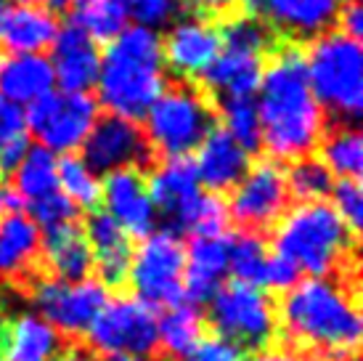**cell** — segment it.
I'll return each mask as SVG.
<instances>
[{
    "mask_svg": "<svg viewBox=\"0 0 363 361\" xmlns=\"http://www.w3.org/2000/svg\"><path fill=\"white\" fill-rule=\"evenodd\" d=\"M262 70L257 120L262 146L276 160L311 157L323 136V109L313 96L303 45L294 41H276Z\"/></svg>",
    "mask_w": 363,
    "mask_h": 361,
    "instance_id": "cell-1",
    "label": "cell"
},
{
    "mask_svg": "<svg viewBox=\"0 0 363 361\" xmlns=\"http://www.w3.org/2000/svg\"><path fill=\"white\" fill-rule=\"evenodd\" d=\"M355 276H311L286 290L279 330L294 348L318 359L353 361L361 345V308Z\"/></svg>",
    "mask_w": 363,
    "mask_h": 361,
    "instance_id": "cell-2",
    "label": "cell"
},
{
    "mask_svg": "<svg viewBox=\"0 0 363 361\" xmlns=\"http://www.w3.org/2000/svg\"><path fill=\"white\" fill-rule=\"evenodd\" d=\"M355 250L358 234L323 202L286 210L273 229V255L292 263L300 276H355Z\"/></svg>",
    "mask_w": 363,
    "mask_h": 361,
    "instance_id": "cell-3",
    "label": "cell"
},
{
    "mask_svg": "<svg viewBox=\"0 0 363 361\" xmlns=\"http://www.w3.org/2000/svg\"><path fill=\"white\" fill-rule=\"evenodd\" d=\"M99 93L111 114L141 120L164 88L162 38L149 27L122 30L101 59Z\"/></svg>",
    "mask_w": 363,
    "mask_h": 361,
    "instance_id": "cell-4",
    "label": "cell"
},
{
    "mask_svg": "<svg viewBox=\"0 0 363 361\" xmlns=\"http://www.w3.org/2000/svg\"><path fill=\"white\" fill-rule=\"evenodd\" d=\"M218 125V107L196 80H178L162 88L146 112V139L154 154L189 157Z\"/></svg>",
    "mask_w": 363,
    "mask_h": 361,
    "instance_id": "cell-5",
    "label": "cell"
},
{
    "mask_svg": "<svg viewBox=\"0 0 363 361\" xmlns=\"http://www.w3.org/2000/svg\"><path fill=\"white\" fill-rule=\"evenodd\" d=\"M305 67L318 107L342 125H355L363 109L361 43L345 32H323L313 41Z\"/></svg>",
    "mask_w": 363,
    "mask_h": 361,
    "instance_id": "cell-6",
    "label": "cell"
},
{
    "mask_svg": "<svg viewBox=\"0 0 363 361\" xmlns=\"http://www.w3.org/2000/svg\"><path fill=\"white\" fill-rule=\"evenodd\" d=\"M210 324L233 348L262 353L279 335V308L268 292L233 279L210 298Z\"/></svg>",
    "mask_w": 363,
    "mask_h": 361,
    "instance_id": "cell-7",
    "label": "cell"
},
{
    "mask_svg": "<svg viewBox=\"0 0 363 361\" xmlns=\"http://www.w3.org/2000/svg\"><path fill=\"white\" fill-rule=\"evenodd\" d=\"M88 343L104 356H152L160 348L157 313L138 298H111L88 327Z\"/></svg>",
    "mask_w": 363,
    "mask_h": 361,
    "instance_id": "cell-8",
    "label": "cell"
},
{
    "mask_svg": "<svg viewBox=\"0 0 363 361\" xmlns=\"http://www.w3.org/2000/svg\"><path fill=\"white\" fill-rule=\"evenodd\" d=\"M183 266L186 250L181 239L170 231L149 234L138 252H133L128 281L135 298L146 306H178L183 303Z\"/></svg>",
    "mask_w": 363,
    "mask_h": 361,
    "instance_id": "cell-9",
    "label": "cell"
},
{
    "mask_svg": "<svg viewBox=\"0 0 363 361\" xmlns=\"http://www.w3.org/2000/svg\"><path fill=\"white\" fill-rule=\"evenodd\" d=\"M99 120V104L91 93H48L30 104L27 128L35 133L43 149L69 154L88 139Z\"/></svg>",
    "mask_w": 363,
    "mask_h": 361,
    "instance_id": "cell-10",
    "label": "cell"
},
{
    "mask_svg": "<svg viewBox=\"0 0 363 361\" xmlns=\"http://www.w3.org/2000/svg\"><path fill=\"white\" fill-rule=\"evenodd\" d=\"M27 295L43 311L45 321L69 338L85 335L93 319L104 308V303L109 301L106 287L101 281L82 279L67 284V281L51 279L48 274H43L40 279L32 281Z\"/></svg>",
    "mask_w": 363,
    "mask_h": 361,
    "instance_id": "cell-11",
    "label": "cell"
},
{
    "mask_svg": "<svg viewBox=\"0 0 363 361\" xmlns=\"http://www.w3.org/2000/svg\"><path fill=\"white\" fill-rule=\"evenodd\" d=\"M82 151H85L82 162L93 173H111L120 168H138L149 173L157 165V154L143 128L135 120L120 114L99 117L88 139L82 141Z\"/></svg>",
    "mask_w": 363,
    "mask_h": 361,
    "instance_id": "cell-12",
    "label": "cell"
},
{
    "mask_svg": "<svg viewBox=\"0 0 363 361\" xmlns=\"http://www.w3.org/2000/svg\"><path fill=\"white\" fill-rule=\"evenodd\" d=\"M286 171L279 162L262 160L244 173V178L233 186L228 218H233L242 231L262 234L265 229L276 226V221L286 212Z\"/></svg>",
    "mask_w": 363,
    "mask_h": 361,
    "instance_id": "cell-13",
    "label": "cell"
},
{
    "mask_svg": "<svg viewBox=\"0 0 363 361\" xmlns=\"http://www.w3.org/2000/svg\"><path fill=\"white\" fill-rule=\"evenodd\" d=\"M101 194L106 200V212L120 223L128 237L146 239L154 234L160 215L149 194V176L138 168H120L106 173L101 183Z\"/></svg>",
    "mask_w": 363,
    "mask_h": 361,
    "instance_id": "cell-14",
    "label": "cell"
},
{
    "mask_svg": "<svg viewBox=\"0 0 363 361\" xmlns=\"http://www.w3.org/2000/svg\"><path fill=\"white\" fill-rule=\"evenodd\" d=\"M149 176V194L157 208V215H162L164 231L181 234L186 212L191 210L194 200L202 194V183L196 176V165L191 157H164V162L154 165Z\"/></svg>",
    "mask_w": 363,
    "mask_h": 361,
    "instance_id": "cell-15",
    "label": "cell"
},
{
    "mask_svg": "<svg viewBox=\"0 0 363 361\" xmlns=\"http://www.w3.org/2000/svg\"><path fill=\"white\" fill-rule=\"evenodd\" d=\"M43 231L24 212H9L0 221V281L30 290L43 276Z\"/></svg>",
    "mask_w": 363,
    "mask_h": 361,
    "instance_id": "cell-16",
    "label": "cell"
},
{
    "mask_svg": "<svg viewBox=\"0 0 363 361\" xmlns=\"http://www.w3.org/2000/svg\"><path fill=\"white\" fill-rule=\"evenodd\" d=\"M220 48V30L215 21L191 16L170 27L162 43V59H167V67L178 75V80H194L210 70Z\"/></svg>",
    "mask_w": 363,
    "mask_h": 361,
    "instance_id": "cell-17",
    "label": "cell"
},
{
    "mask_svg": "<svg viewBox=\"0 0 363 361\" xmlns=\"http://www.w3.org/2000/svg\"><path fill=\"white\" fill-rule=\"evenodd\" d=\"M265 59L268 53L247 45H223L212 67L199 77V85L215 104L225 99H252L260 88Z\"/></svg>",
    "mask_w": 363,
    "mask_h": 361,
    "instance_id": "cell-18",
    "label": "cell"
},
{
    "mask_svg": "<svg viewBox=\"0 0 363 361\" xmlns=\"http://www.w3.org/2000/svg\"><path fill=\"white\" fill-rule=\"evenodd\" d=\"M53 77L69 93H88L99 80L101 53L91 35L67 24L53 41Z\"/></svg>",
    "mask_w": 363,
    "mask_h": 361,
    "instance_id": "cell-19",
    "label": "cell"
},
{
    "mask_svg": "<svg viewBox=\"0 0 363 361\" xmlns=\"http://www.w3.org/2000/svg\"><path fill=\"white\" fill-rule=\"evenodd\" d=\"M85 239L93 252V269L101 274V284L122 287L128 281V271L133 261L130 237L106 210H91L85 221Z\"/></svg>",
    "mask_w": 363,
    "mask_h": 361,
    "instance_id": "cell-20",
    "label": "cell"
},
{
    "mask_svg": "<svg viewBox=\"0 0 363 361\" xmlns=\"http://www.w3.org/2000/svg\"><path fill=\"white\" fill-rule=\"evenodd\" d=\"M228 271V234L191 237L183 266V298L189 303H207L223 284Z\"/></svg>",
    "mask_w": 363,
    "mask_h": 361,
    "instance_id": "cell-21",
    "label": "cell"
},
{
    "mask_svg": "<svg viewBox=\"0 0 363 361\" xmlns=\"http://www.w3.org/2000/svg\"><path fill=\"white\" fill-rule=\"evenodd\" d=\"M194 165L199 183H204L212 194H220L233 189L244 178V173L250 171V154L233 141L225 128L215 125L199 144V157Z\"/></svg>",
    "mask_w": 363,
    "mask_h": 361,
    "instance_id": "cell-22",
    "label": "cell"
},
{
    "mask_svg": "<svg viewBox=\"0 0 363 361\" xmlns=\"http://www.w3.org/2000/svg\"><path fill=\"white\" fill-rule=\"evenodd\" d=\"M43 269L51 279L82 281L93 271V252L82 229L74 223H64L59 229L45 231V250H43Z\"/></svg>",
    "mask_w": 363,
    "mask_h": 361,
    "instance_id": "cell-23",
    "label": "cell"
},
{
    "mask_svg": "<svg viewBox=\"0 0 363 361\" xmlns=\"http://www.w3.org/2000/svg\"><path fill=\"white\" fill-rule=\"evenodd\" d=\"M56 85L51 61L40 53L0 56V96L13 104H35Z\"/></svg>",
    "mask_w": 363,
    "mask_h": 361,
    "instance_id": "cell-24",
    "label": "cell"
},
{
    "mask_svg": "<svg viewBox=\"0 0 363 361\" xmlns=\"http://www.w3.org/2000/svg\"><path fill=\"white\" fill-rule=\"evenodd\" d=\"M59 35V21L51 11L35 6H13L0 11V43L11 53H43Z\"/></svg>",
    "mask_w": 363,
    "mask_h": 361,
    "instance_id": "cell-25",
    "label": "cell"
},
{
    "mask_svg": "<svg viewBox=\"0 0 363 361\" xmlns=\"http://www.w3.org/2000/svg\"><path fill=\"white\" fill-rule=\"evenodd\" d=\"M262 19L271 21L281 32L284 41L300 43L332 27L334 3L332 0H265Z\"/></svg>",
    "mask_w": 363,
    "mask_h": 361,
    "instance_id": "cell-26",
    "label": "cell"
},
{
    "mask_svg": "<svg viewBox=\"0 0 363 361\" xmlns=\"http://www.w3.org/2000/svg\"><path fill=\"white\" fill-rule=\"evenodd\" d=\"M61 351V332L35 313L9 321V361H51Z\"/></svg>",
    "mask_w": 363,
    "mask_h": 361,
    "instance_id": "cell-27",
    "label": "cell"
},
{
    "mask_svg": "<svg viewBox=\"0 0 363 361\" xmlns=\"http://www.w3.org/2000/svg\"><path fill=\"white\" fill-rule=\"evenodd\" d=\"M157 335L160 348L167 356L183 359L204 340V319L194 303H178L170 306L162 319H157Z\"/></svg>",
    "mask_w": 363,
    "mask_h": 361,
    "instance_id": "cell-28",
    "label": "cell"
},
{
    "mask_svg": "<svg viewBox=\"0 0 363 361\" xmlns=\"http://www.w3.org/2000/svg\"><path fill=\"white\" fill-rule=\"evenodd\" d=\"M69 24L80 27L93 41H114L128 21V0H72Z\"/></svg>",
    "mask_w": 363,
    "mask_h": 361,
    "instance_id": "cell-29",
    "label": "cell"
},
{
    "mask_svg": "<svg viewBox=\"0 0 363 361\" xmlns=\"http://www.w3.org/2000/svg\"><path fill=\"white\" fill-rule=\"evenodd\" d=\"M53 191H59V178H56V157L53 151L43 146H32L19 168L13 171V194L24 205L48 197Z\"/></svg>",
    "mask_w": 363,
    "mask_h": 361,
    "instance_id": "cell-30",
    "label": "cell"
},
{
    "mask_svg": "<svg viewBox=\"0 0 363 361\" xmlns=\"http://www.w3.org/2000/svg\"><path fill=\"white\" fill-rule=\"evenodd\" d=\"M321 162L340 178H361L363 139L355 125H332L321 136Z\"/></svg>",
    "mask_w": 363,
    "mask_h": 361,
    "instance_id": "cell-31",
    "label": "cell"
},
{
    "mask_svg": "<svg viewBox=\"0 0 363 361\" xmlns=\"http://www.w3.org/2000/svg\"><path fill=\"white\" fill-rule=\"evenodd\" d=\"M268 261H271V255L265 250L260 234L239 231L236 237H228V271L236 281L262 290L265 279H268Z\"/></svg>",
    "mask_w": 363,
    "mask_h": 361,
    "instance_id": "cell-32",
    "label": "cell"
},
{
    "mask_svg": "<svg viewBox=\"0 0 363 361\" xmlns=\"http://www.w3.org/2000/svg\"><path fill=\"white\" fill-rule=\"evenodd\" d=\"M56 178H59V191L67 194L74 205H80L85 210H99L101 180L80 157L64 154L61 160H56Z\"/></svg>",
    "mask_w": 363,
    "mask_h": 361,
    "instance_id": "cell-33",
    "label": "cell"
},
{
    "mask_svg": "<svg viewBox=\"0 0 363 361\" xmlns=\"http://www.w3.org/2000/svg\"><path fill=\"white\" fill-rule=\"evenodd\" d=\"M286 189L289 197L300 202H321L334 189V173L321 162V157H300L286 171Z\"/></svg>",
    "mask_w": 363,
    "mask_h": 361,
    "instance_id": "cell-34",
    "label": "cell"
},
{
    "mask_svg": "<svg viewBox=\"0 0 363 361\" xmlns=\"http://www.w3.org/2000/svg\"><path fill=\"white\" fill-rule=\"evenodd\" d=\"M218 114H223L225 131L231 133L233 141H236L247 154H257V151L262 149L260 120H257V107H255L252 99L218 101Z\"/></svg>",
    "mask_w": 363,
    "mask_h": 361,
    "instance_id": "cell-35",
    "label": "cell"
},
{
    "mask_svg": "<svg viewBox=\"0 0 363 361\" xmlns=\"http://www.w3.org/2000/svg\"><path fill=\"white\" fill-rule=\"evenodd\" d=\"M27 208H30V218L38 223V229H43V234L51 229H59L64 223L77 221V205L61 191H53L48 197L27 205Z\"/></svg>",
    "mask_w": 363,
    "mask_h": 361,
    "instance_id": "cell-36",
    "label": "cell"
},
{
    "mask_svg": "<svg viewBox=\"0 0 363 361\" xmlns=\"http://www.w3.org/2000/svg\"><path fill=\"white\" fill-rule=\"evenodd\" d=\"M334 197V212L345 221V226L358 234L363 223V189L358 178H342L334 183L332 189Z\"/></svg>",
    "mask_w": 363,
    "mask_h": 361,
    "instance_id": "cell-37",
    "label": "cell"
},
{
    "mask_svg": "<svg viewBox=\"0 0 363 361\" xmlns=\"http://www.w3.org/2000/svg\"><path fill=\"white\" fill-rule=\"evenodd\" d=\"M178 14V0H128V16L138 21V27H162Z\"/></svg>",
    "mask_w": 363,
    "mask_h": 361,
    "instance_id": "cell-38",
    "label": "cell"
},
{
    "mask_svg": "<svg viewBox=\"0 0 363 361\" xmlns=\"http://www.w3.org/2000/svg\"><path fill=\"white\" fill-rule=\"evenodd\" d=\"M27 136V114L19 104L0 96V149Z\"/></svg>",
    "mask_w": 363,
    "mask_h": 361,
    "instance_id": "cell-39",
    "label": "cell"
},
{
    "mask_svg": "<svg viewBox=\"0 0 363 361\" xmlns=\"http://www.w3.org/2000/svg\"><path fill=\"white\" fill-rule=\"evenodd\" d=\"M181 361H244V356L231 343L220 340V338H207Z\"/></svg>",
    "mask_w": 363,
    "mask_h": 361,
    "instance_id": "cell-40",
    "label": "cell"
},
{
    "mask_svg": "<svg viewBox=\"0 0 363 361\" xmlns=\"http://www.w3.org/2000/svg\"><path fill=\"white\" fill-rule=\"evenodd\" d=\"M189 11L196 14V19H231L233 9H236V0H181Z\"/></svg>",
    "mask_w": 363,
    "mask_h": 361,
    "instance_id": "cell-41",
    "label": "cell"
},
{
    "mask_svg": "<svg viewBox=\"0 0 363 361\" xmlns=\"http://www.w3.org/2000/svg\"><path fill=\"white\" fill-rule=\"evenodd\" d=\"M340 32H345L353 41H361L363 38V11L358 6V0L347 3L342 9V14H340Z\"/></svg>",
    "mask_w": 363,
    "mask_h": 361,
    "instance_id": "cell-42",
    "label": "cell"
},
{
    "mask_svg": "<svg viewBox=\"0 0 363 361\" xmlns=\"http://www.w3.org/2000/svg\"><path fill=\"white\" fill-rule=\"evenodd\" d=\"M27 151H30V139H27V136L19 141H13V144H9L6 149H0V176L16 171Z\"/></svg>",
    "mask_w": 363,
    "mask_h": 361,
    "instance_id": "cell-43",
    "label": "cell"
},
{
    "mask_svg": "<svg viewBox=\"0 0 363 361\" xmlns=\"http://www.w3.org/2000/svg\"><path fill=\"white\" fill-rule=\"evenodd\" d=\"M252 361H308V359L300 356V353H289V351H262Z\"/></svg>",
    "mask_w": 363,
    "mask_h": 361,
    "instance_id": "cell-44",
    "label": "cell"
},
{
    "mask_svg": "<svg viewBox=\"0 0 363 361\" xmlns=\"http://www.w3.org/2000/svg\"><path fill=\"white\" fill-rule=\"evenodd\" d=\"M236 6L244 11V16L262 19V6H265V0H236Z\"/></svg>",
    "mask_w": 363,
    "mask_h": 361,
    "instance_id": "cell-45",
    "label": "cell"
},
{
    "mask_svg": "<svg viewBox=\"0 0 363 361\" xmlns=\"http://www.w3.org/2000/svg\"><path fill=\"white\" fill-rule=\"evenodd\" d=\"M51 361H91V356L82 351H59Z\"/></svg>",
    "mask_w": 363,
    "mask_h": 361,
    "instance_id": "cell-46",
    "label": "cell"
},
{
    "mask_svg": "<svg viewBox=\"0 0 363 361\" xmlns=\"http://www.w3.org/2000/svg\"><path fill=\"white\" fill-rule=\"evenodd\" d=\"M6 348H9V321L0 319V361L6 359Z\"/></svg>",
    "mask_w": 363,
    "mask_h": 361,
    "instance_id": "cell-47",
    "label": "cell"
},
{
    "mask_svg": "<svg viewBox=\"0 0 363 361\" xmlns=\"http://www.w3.org/2000/svg\"><path fill=\"white\" fill-rule=\"evenodd\" d=\"M106 361H160L152 356H106Z\"/></svg>",
    "mask_w": 363,
    "mask_h": 361,
    "instance_id": "cell-48",
    "label": "cell"
},
{
    "mask_svg": "<svg viewBox=\"0 0 363 361\" xmlns=\"http://www.w3.org/2000/svg\"><path fill=\"white\" fill-rule=\"evenodd\" d=\"M3 210H9V191L0 189V212Z\"/></svg>",
    "mask_w": 363,
    "mask_h": 361,
    "instance_id": "cell-49",
    "label": "cell"
},
{
    "mask_svg": "<svg viewBox=\"0 0 363 361\" xmlns=\"http://www.w3.org/2000/svg\"><path fill=\"white\" fill-rule=\"evenodd\" d=\"M13 3H19V6H35V3H43V0H13Z\"/></svg>",
    "mask_w": 363,
    "mask_h": 361,
    "instance_id": "cell-50",
    "label": "cell"
},
{
    "mask_svg": "<svg viewBox=\"0 0 363 361\" xmlns=\"http://www.w3.org/2000/svg\"><path fill=\"white\" fill-rule=\"evenodd\" d=\"M332 3H345L347 6V3H355V0H332Z\"/></svg>",
    "mask_w": 363,
    "mask_h": 361,
    "instance_id": "cell-51",
    "label": "cell"
},
{
    "mask_svg": "<svg viewBox=\"0 0 363 361\" xmlns=\"http://www.w3.org/2000/svg\"><path fill=\"white\" fill-rule=\"evenodd\" d=\"M353 361H355V359H353Z\"/></svg>",
    "mask_w": 363,
    "mask_h": 361,
    "instance_id": "cell-52",
    "label": "cell"
}]
</instances>
